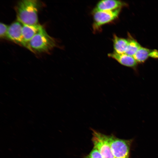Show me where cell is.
I'll return each mask as SVG.
<instances>
[{"label": "cell", "mask_w": 158, "mask_h": 158, "mask_svg": "<svg viewBox=\"0 0 158 158\" xmlns=\"http://www.w3.org/2000/svg\"><path fill=\"white\" fill-rule=\"evenodd\" d=\"M56 44L54 39L48 34L42 26L29 42V50L33 52H47Z\"/></svg>", "instance_id": "obj_2"}, {"label": "cell", "mask_w": 158, "mask_h": 158, "mask_svg": "<svg viewBox=\"0 0 158 158\" xmlns=\"http://www.w3.org/2000/svg\"><path fill=\"white\" fill-rule=\"evenodd\" d=\"M121 9V8H119L112 11L93 12L94 21L92 27L94 31L99 30L102 25L116 19Z\"/></svg>", "instance_id": "obj_5"}, {"label": "cell", "mask_w": 158, "mask_h": 158, "mask_svg": "<svg viewBox=\"0 0 158 158\" xmlns=\"http://www.w3.org/2000/svg\"><path fill=\"white\" fill-rule=\"evenodd\" d=\"M113 41L114 52L119 54L125 53L128 44V40L119 37L114 35Z\"/></svg>", "instance_id": "obj_10"}, {"label": "cell", "mask_w": 158, "mask_h": 158, "mask_svg": "<svg viewBox=\"0 0 158 158\" xmlns=\"http://www.w3.org/2000/svg\"><path fill=\"white\" fill-rule=\"evenodd\" d=\"M42 27V25L38 24L33 25L23 24L22 36L23 41L28 49H29V42Z\"/></svg>", "instance_id": "obj_8"}, {"label": "cell", "mask_w": 158, "mask_h": 158, "mask_svg": "<svg viewBox=\"0 0 158 158\" xmlns=\"http://www.w3.org/2000/svg\"><path fill=\"white\" fill-rule=\"evenodd\" d=\"M85 158H103L96 148H93L90 153L85 157Z\"/></svg>", "instance_id": "obj_13"}, {"label": "cell", "mask_w": 158, "mask_h": 158, "mask_svg": "<svg viewBox=\"0 0 158 158\" xmlns=\"http://www.w3.org/2000/svg\"><path fill=\"white\" fill-rule=\"evenodd\" d=\"M8 27L7 25L3 23L0 24V37L3 38L6 37Z\"/></svg>", "instance_id": "obj_14"}, {"label": "cell", "mask_w": 158, "mask_h": 158, "mask_svg": "<svg viewBox=\"0 0 158 158\" xmlns=\"http://www.w3.org/2000/svg\"><path fill=\"white\" fill-rule=\"evenodd\" d=\"M150 57L154 58H158V51L156 50H152Z\"/></svg>", "instance_id": "obj_15"}, {"label": "cell", "mask_w": 158, "mask_h": 158, "mask_svg": "<svg viewBox=\"0 0 158 158\" xmlns=\"http://www.w3.org/2000/svg\"><path fill=\"white\" fill-rule=\"evenodd\" d=\"M22 25L18 21L14 22L8 27L6 37L10 40L27 48L22 34Z\"/></svg>", "instance_id": "obj_6"}, {"label": "cell", "mask_w": 158, "mask_h": 158, "mask_svg": "<svg viewBox=\"0 0 158 158\" xmlns=\"http://www.w3.org/2000/svg\"><path fill=\"white\" fill-rule=\"evenodd\" d=\"M128 44L125 54L133 56L141 47L140 44L135 40H128Z\"/></svg>", "instance_id": "obj_12"}, {"label": "cell", "mask_w": 158, "mask_h": 158, "mask_svg": "<svg viewBox=\"0 0 158 158\" xmlns=\"http://www.w3.org/2000/svg\"><path fill=\"white\" fill-rule=\"evenodd\" d=\"M151 50L141 47L133 56L138 63H143L150 57Z\"/></svg>", "instance_id": "obj_11"}, {"label": "cell", "mask_w": 158, "mask_h": 158, "mask_svg": "<svg viewBox=\"0 0 158 158\" xmlns=\"http://www.w3.org/2000/svg\"><path fill=\"white\" fill-rule=\"evenodd\" d=\"M126 5L124 2L119 0H102L97 3L93 12L112 11L121 8Z\"/></svg>", "instance_id": "obj_7"}, {"label": "cell", "mask_w": 158, "mask_h": 158, "mask_svg": "<svg viewBox=\"0 0 158 158\" xmlns=\"http://www.w3.org/2000/svg\"><path fill=\"white\" fill-rule=\"evenodd\" d=\"M108 56L114 59L121 65L126 66L134 67L137 64V62L133 56L125 53L119 54L114 52L109 54Z\"/></svg>", "instance_id": "obj_9"}, {"label": "cell", "mask_w": 158, "mask_h": 158, "mask_svg": "<svg viewBox=\"0 0 158 158\" xmlns=\"http://www.w3.org/2000/svg\"><path fill=\"white\" fill-rule=\"evenodd\" d=\"M41 3L36 0H23L19 1L15 7L18 21L22 24H37L38 12Z\"/></svg>", "instance_id": "obj_1"}, {"label": "cell", "mask_w": 158, "mask_h": 158, "mask_svg": "<svg viewBox=\"0 0 158 158\" xmlns=\"http://www.w3.org/2000/svg\"><path fill=\"white\" fill-rule=\"evenodd\" d=\"M107 137L115 158H128L131 140L120 139L113 135Z\"/></svg>", "instance_id": "obj_3"}, {"label": "cell", "mask_w": 158, "mask_h": 158, "mask_svg": "<svg viewBox=\"0 0 158 158\" xmlns=\"http://www.w3.org/2000/svg\"><path fill=\"white\" fill-rule=\"evenodd\" d=\"M92 140L94 148L99 152L103 158H115L109 144L107 135L93 130Z\"/></svg>", "instance_id": "obj_4"}]
</instances>
